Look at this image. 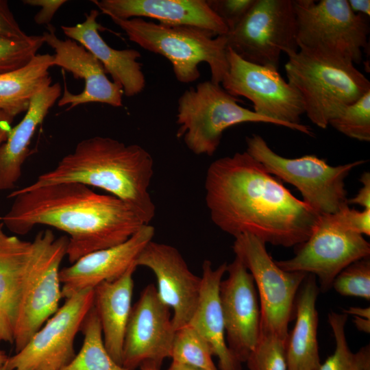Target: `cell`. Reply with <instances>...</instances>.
<instances>
[{"label":"cell","instance_id":"1","mask_svg":"<svg viewBox=\"0 0 370 370\" xmlns=\"http://www.w3.org/2000/svg\"><path fill=\"white\" fill-rule=\"evenodd\" d=\"M204 186L212 221L234 238L250 234L265 244L296 247L320 215L246 151L213 161Z\"/></svg>","mask_w":370,"mask_h":370},{"label":"cell","instance_id":"2","mask_svg":"<svg viewBox=\"0 0 370 370\" xmlns=\"http://www.w3.org/2000/svg\"><path fill=\"white\" fill-rule=\"evenodd\" d=\"M14 201L0 218L11 232L24 235L45 225L66 233V256L71 264L91 252L121 244L150 224L131 204L89 186L64 182L12 191Z\"/></svg>","mask_w":370,"mask_h":370},{"label":"cell","instance_id":"3","mask_svg":"<svg viewBox=\"0 0 370 370\" xmlns=\"http://www.w3.org/2000/svg\"><path fill=\"white\" fill-rule=\"evenodd\" d=\"M153 173V158L140 145L97 136L79 142L53 169L23 188L64 182L97 187L133 206L150 223L156 212L149 192Z\"/></svg>","mask_w":370,"mask_h":370},{"label":"cell","instance_id":"4","mask_svg":"<svg viewBox=\"0 0 370 370\" xmlns=\"http://www.w3.org/2000/svg\"><path fill=\"white\" fill-rule=\"evenodd\" d=\"M130 40L171 64L177 80L188 84L200 77L199 64L209 65L210 81L221 85L228 71L226 35L193 26L167 25L143 18H110Z\"/></svg>","mask_w":370,"mask_h":370},{"label":"cell","instance_id":"5","mask_svg":"<svg viewBox=\"0 0 370 370\" xmlns=\"http://www.w3.org/2000/svg\"><path fill=\"white\" fill-rule=\"evenodd\" d=\"M287 56V82L300 94L310 121L321 129L370 91L369 80L352 62L302 48Z\"/></svg>","mask_w":370,"mask_h":370},{"label":"cell","instance_id":"6","mask_svg":"<svg viewBox=\"0 0 370 370\" xmlns=\"http://www.w3.org/2000/svg\"><path fill=\"white\" fill-rule=\"evenodd\" d=\"M246 151L281 181L294 186L303 201L319 214H335L349 206L345 180L366 161L331 166L314 155L288 158L275 153L259 134L246 138Z\"/></svg>","mask_w":370,"mask_h":370},{"label":"cell","instance_id":"7","mask_svg":"<svg viewBox=\"0 0 370 370\" xmlns=\"http://www.w3.org/2000/svg\"><path fill=\"white\" fill-rule=\"evenodd\" d=\"M239 99L210 80L185 90L177 100L176 136L194 154L212 156L223 132L243 123H277L240 106Z\"/></svg>","mask_w":370,"mask_h":370},{"label":"cell","instance_id":"8","mask_svg":"<svg viewBox=\"0 0 370 370\" xmlns=\"http://www.w3.org/2000/svg\"><path fill=\"white\" fill-rule=\"evenodd\" d=\"M299 48L360 64L367 47L369 17L355 13L347 0H293Z\"/></svg>","mask_w":370,"mask_h":370},{"label":"cell","instance_id":"9","mask_svg":"<svg viewBox=\"0 0 370 370\" xmlns=\"http://www.w3.org/2000/svg\"><path fill=\"white\" fill-rule=\"evenodd\" d=\"M227 57L228 71L221 84L224 90L234 97L248 99L254 112L278 125L313 136L311 127L301 123L305 110L300 94L278 69L248 62L230 48Z\"/></svg>","mask_w":370,"mask_h":370},{"label":"cell","instance_id":"10","mask_svg":"<svg viewBox=\"0 0 370 370\" xmlns=\"http://www.w3.org/2000/svg\"><path fill=\"white\" fill-rule=\"evenodd\" d=\"M233 251L251 273L260 307V334L287 340L297 293L308 274L280 268L258 238L243 234L235 238Z\"/></svg>","mask_w":370,"mask_h":370},{"label":"cell","instance_id":"11","mask_svg":"<svg viewBox=\"0 0 370 370\" xmlns=\"http://www.w3.org/2000/svg\"><path fill=\"white\" fill-rule=\"evenodd\" d=\"M293 0H256L232 30L227 47L251 63L278 69L281 54L299 50Z\"/></svg>","mask_w":370,"mask_h":370},{"label":"cell","instance_id":"12","mask_svg":"<svg viewBox=\"0 0 370 370\" xmlns=\"http://www.w3.org/2000/svg\"><path fill=\"white\" fill-rule=\"evenodd\" d=\"M295 256L275 261L282 269L318 278L323 291L332 287L336 275L352 262L369 257L370 244L349 230L337 213L320 214L308 238L296 246Z\"/></svg>","mask_w":370,"mask_h":370},{"label":"cell","instance_id":"13","mask_svg":"<svg viewBox=\"0 0 370 370\" xmlns=\"http://www.w3.org/2000/svg\"><path fill=\"white\" fill-rule=\"evenodd\" d=\"M93 306V288L80 291L64 304L18 352L9 356L6 370H61L75 356L74 341Z\"/></svg>","mask_w":370,"mask_h":370},{"label":"cell","instance_id":"14","mask_svg":"<svg viewBox=\"0 0 370 370\" xmlns=\"http://www.w3.org/2000/svg\"><path fill=\"white\" fill-rule=\"evenodd\" d=\"M3 227L0 222V342L13 343L27 284L56 236L45 230L27 241L7 234Z\"/></svg>","mask_w":370,"mask_h":370},{"label":"cell","instance_id":"15","mask_svg":"<svg viewBox=\"0 0 370 370\" xmlns=\"http://www.w3.org/2000/svg\"><path fill=\"white\" fill-rule=\"evenodd\" d=\"M175 332L171 309L159 297L156 286L148 284L132 306L126 327L122 366L135 370L146 362L158 367L170 358Z\"/></svg>","mask_w":370,"mask_h":370},{"label":"cell","instance_id":"16","mask_svg":"<svg viewBox=\"0 0 370 370\" xmlns=\"http://www.w3.org/2000/svg\"><path fill=\"white\" fill-rule=\"evenodd\" d=\"M226 273L219 287L225 340L234 357L242 363L260 337V307L253 278L238 258L227 264Z\"/></svg>","mask_w":370,"mask_h":370},{"label":"cell","instance_id":"17","mask_svg":"<svg viewBox=\"0 0 370 370\" xmlns=\"http://www.w3.org/2000/svg\"><path fill=\"white\" fill-rule=\"evenodd\" d=\"M136 265L154 273L158 296L173 310L175 330L188 324L199 301L201 278L190 270L180 252L152 240L138 255Z\"/></svg>","mask_w":370,"mask_h":370},{"label":"cell","instance_id":"18","mask_svg":"<svg viewBox=\"0 0 370 370\" xmlns=\"http://www.w3.org/2000/svg\"><path fill=\"white\" fill-rule=\"evenodd\" d=\"M67 245L66 236L56 238L27 284L14 329L15 353L60 308L62 298L60 267L66 254Z\"/></svg>","mask_w":370,"mask_h":370},{"label":"cell","instance_id":"19","mask_svg":"<svg viewBox=\"0 0 370 370\" xmlns=\"http://www.w3.org/2000/svg\"><path fill=\"white\" fill-rule=\"evenodd\" d=\"M45 43L53 49L52 65L71 73L76 79H83L84 88L79 94L64 90L59 99V107L69 105L67 110L88 103H103L112 107L123 106L122 88L110 81L103 65L85 47L68 38L62 40L49 27L42 34Z\"/></svg>","mask_w":370,"mask_h":370},{"label":"cell","instance_id":"20","mask_svg":"<svg viewBox=\"0 0 370 370\" xmlns=\"http://www.w3.org/2000/svg\"><path fill=\"white\" fill-rule=\"evenodd\" d=\"M154 234L151 225H145L125 242L88 254L60 269L62 297L66 299L80 291L93 288L102 282L121 276L136 265V258Z\"/></svg>","mask_w":370,"mask_h":370},{"label":"cell","instance_id":"21","mask_svg":"<svg viewBox=\"0 0 370 370\" xmlns=\"http://www.w3.org/2000/svg\"><path fill=\"white\" fill-rule=\"evenodd\" d=\"M103 14L110 18H149L158 23L199 27L216 36L229 29L211 10L206 0H93Z\"/></svg>","mask_w":370,"mask_h":370},{"label":"cell","instance_id":"22","mask_svg":"<svg viewBox=\"0 0 370 370\" xmlns=\"http://www.w3.org/2000/svg\"><path fill=\"white\" fill-rule=\"evenodd\" d=\"M99 14L97 10L92 9L85 14L84 22L72 26L62 25L61 29L69 38L82 45L99 61L126 97L136 96L146 85L142 64L138 61L141 54L136 49L119 50L109 46L99 33Z\"/></svg>","mask_w":370,"mask_h":370},{"label":"cell","instance_id":"23","mask_svg":"<svg viewBox=\"0 0 370 370\" xmlns=\"http://www.w3.org/2000/svg\"><path fill=\"white\" fill-rule=\"evenodd\" d=\"M227 262L213 268L206 260L202 264L201 286L199 301L189 322L210 346L218 358L219 370H241V364L232 355L225 340L219 287L227 271Z\"/></svg>","mask_w":370,"mask_h":370},{"label":"cell","instance_id":"24","mask_svg":"<svg viewBox=\"0 0 370 370\" xmlns=\"http://www.w3.org/2000/svg\"><path fill=\"white\" fill-rule=\"evenodd\" d=\"M61 93L59 83L41 88L32 98L23 119L0 145V193L13 188L19 180L34 133Z\"/></svg>","mask_w":370,"mask_h":370},{"label":"cell","instance_id":"25","mask_svg":"<svg viewBox=\"0 0 370 370\" xmlns=\"http://www.w3.org/2000/svg\"><path fill=\"white\" fill-rule=\"evenodd\" d=\"M137 267H130L112 281L102 282L93 288V307L99 317L105 346L122 365L126 327L132 310L133 274Z\"/></svg>","mask_w":370,"mask_h":370},{"label":"cell","instance_id":"26","mask_svg":"<svg viewBox=\"0 0 370 370\" xmlns=\"http://www.w3.org/2000/svg\"><path fill=\"white\" fill-rule=\"evenodd\" d=\"M298 291L295 310L296 321L286 343L288 370H319L321 365L317 341L319 287L309 275Z\"/></svg>","mask_w":370,"mask_h":370},{"label":"cell","instance_id":"27","mask_svg":"<svg viewBox=\"0 0 370 370\" xmlns=\"http://www.w3.org/2000/svg\"><path fill=\"white\" fill-rule=\"evenodd\" d=\"M53 55L37 53L25 66L0 74V110L14 118L26 112L34 95L51 84Z\"/></svg>","mask_w":370,"mask_h":370},{"label":"cell","instance_id":"28","mask_svg":"<svg viewBox=\"0 0 370 370\" xmlns=\"http://www.w3.org/2000/svg\"><path fill=\"white\" fill-rule=\"evenodd\" d=\"M83 343L79 352L61 370H127L108 352L97 314L92 306L81 330Z\"/></svg>","mask_w":370,"mask_h":370},{"label":"cell","instance_id":"29","mask_svg":"<svg viewBox=\"0 0 370 370\" xmlns=\"http://www.w3.org/2000/svg\"><path fill=\"white\" fill-rule=\"evenodd\" d=\"M347 314L331 312L328 323L335 340V349L319 370H370V346L367 345L357 352H352L348 346L345 335Z\"/></svg>","mask_w":370,"mask_h":370},{"label":"cell","instance_id":"30","mask_svg":"<svg viewBox=\"0 0 370 370\" xmlns=\"http://www.w3.org/2000/svg\"><path fill=\"white\" fill-rule=\"evenodd\" d=\"M211 349L190 324L175 330L170 358L172 362L204 370H219Z\"/></svg>","mask_w":370,"mask_h":370},{"label":"cell","instance_id":"31","mask_svg":"<svg viewBox=\"0 0 370 370\" xmlns=\"http://www.w3.org/2000/svg\"><path fill=\"white\" fill-rule=\"evenodd\" d=\"M329 125L344 135L360 140H370V91L344 108Z\"/></svg>","mask_w":370,"mask_h":370},{"label":"cell","instance_id":"32","mask_svg":"<svg viewBox=\"0 0 370 370\" xmlns=\"http://www.w3.org/2000/svg\"><path fill=\"white\" fill-rule=\"evenodd\" d=\"M45 43L42 35L23 38L0 36V74L27 64Z\"/></svg>","mask_w":370,"mask_h":370},{"label":"cell","instance_id":"33","mask_svg":"<svg viewBox=\"0 0 370 370\" xmlns=\"http://www.w3.org/2000/svg\"><path fill=\"white\" fill-rule=\"evenodd\" d=\"M275 335L260 334L247 361L249 370H288L286 343Z\"/></svg>","mask_w":370,"mask_h":370},{"label":"cell","instance_id":"34","mask_svg":"<svg viewBox=\"0 0 370 370\" xmlns=\"http://www.w3.org/2000/svg\"><path fill=\"white\" fill-rule=\"evenodd\" d=\"M332 287L343 296L370 300V260H356L343 269L334 280Z\"/></svg>","mask_w":370,"mask_h":370},{"label":"cell","instance_id":"35","mask_svg":"<svg viewBox=\"0 0 370 370\" xmlns=\"http://www.w3.org/2000/svg\"><path fill=\"white\" fill-rule=\"evenodd\" d=\"M256 0H206L211 10L223 21L229 32L248 13Z\"/></svg>","mask_w":370,"mask_h":370},{"label":"cell","instance_id":"36","mask_svg":"<svg viewBox=\"0 0 370 370\" xmlns=\"http://www.w3.org/2000/svg\"><path fill=\"white\" fill-rule=\"evenodd\" d=\"M336 213L352 231L362 236L370 235V209L359 211L347 206Z\"/></svg>","mask_w":370,"mask_h":370},{"label":"cell","instance_id":"37","mask_svg":"<svg viewBox=\"0 0 370 370\" xmlns=\"http://www.w3.org/2000/svg\"><path fill=\"white\" fill-rule=\"evenodd\" d=\"M27 36L11 12L8 1L0 0V36L23 38Z\"/></svg>","mask_w":370,"mask_h":370},{"label":"cell","instance_id":"38","mask_svg":"<svg viewBox=\"0 0 370 370\" xmlns=\"http://www.w3.org/2000/svg\"><path fill=\"white\" fill-rule=\"evenodd\" d=\"M67 1L65 0H25L23 3L32 6H39L40 10L34 16L39 25H49L54 14Z\"/></svg>","mask_w":370,"mask_h":370},{"label":"cell","instance_id":"39","mask_svg":"<svg viewBox=\"0 0 370 370\" xmlns=\"http://www.w3.org/2000/svg\"><path fill=\"white\" fill-rule=\"evenodd\" d=\"M343 313L352 314L356 328L365 333L370 332V308L369 307H349Z\"/></svg>","mask_w":370,"mask_h":370},{"label":"cell","instance_id":"40","mask_svg":"<svg viewBox=\"0 0 370 370\" xmlns=\"http://www.w3.org/2000/svg\"><path fill=\"white\" fill-rule=\"evenodd\" d=\"M363 186L359 189L358 193L352 199H348L349 204H357L362 206L364 209H370V173L364 172L360 178Z\"/></svg>","mask_w":370,"mask_h":370},{"label":"cell","instance_id":"41","mask_svg":"<svg viewBox=\"0 0 370 370\" xmlns=\"http://www.w3.org/2000/svg\"><path fill=\"white\" fill-rule=\"evenodd\" d=\"M12 117L0 110V145L6 140L10 132Z\"/></svg>","mask_w":370,"mask_h":370},{"label":"cell","instance_id":"42","mask_svg":"<svg viewBox=\"0 0 370 370\" xmlns=\"http://www.w3.org/2000/svg\"><path fill=\"white\" fill-rule=\"evenodd\" d=\"M347 1L350 8L353 12L358 14H362L369 17V0H347Z\"/></svg>","mask_w":370,"mask_h":370},{"label":"cell","instance_id":"43","mask_svg":"<svg viewBox=\"0 0 370 370\" xmlns=\"http://www.w3.org/2000/svg\"><path fill=\"white\" fill-rule=\"evenodd\" d=\"M166 370H204V369L171 362V365Z\"/></svg>","mask_w":370,"mask_h":370},{"label":"cell","instance_id":"44","mask_svg":"<svg viewBox=\"0 0 370 370\" xmlns=\"http://www.w3.org/2000/svg\"><path fill=\"white\" fill-rule=\"evenodd\" d=\"M140 370H160V367H158L156 364L151 362H146L143 363L140 366Z\"/></svg>","mask_w":370,"mask_h":370},{"label":"cell","instance_id":"45","mask_svg":"<svg viewBox=\"0 0 370 370\" xmlns=\"http://www.w3.org/2000/svg\"><path fill=\"white\" fill-rule=\"evenodd\" d=\"M8 357L4 351L0 349V368L4 367Z\"/></svg>","mask_w":370,"mask_h":370},{"label":"cell","instance_id":"46","mask_svg":"<svg viewBox=\"0 0 370 370\" xmlns=\"http://www.w3.org/2000/svg\"><path fill=\"white\" fill-rule=\"evenodd\" d=\"M0 370H6V369H5L3 367H2V368H0Z\"/></svg>","mask_w":370,"mask_h":370}]
</instances>
